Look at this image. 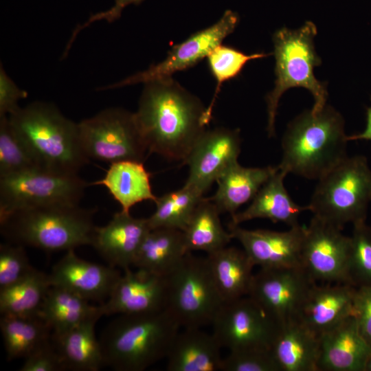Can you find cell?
Wrapping results in <instances>:
<instances>
[{
	"mask_svg": "<svg viewBox=\"0 0 371 371\" xmlns=\"http://www.w3.org/2000/svg\"><path fill=\"white\" fill-rule=\"evenodd\" d=\"M315 284L302 266L260 268L248 296L281 325L298 319Z\"/></svg>",
	"mask_w": 371,
	"mask_h": 371,
	"instance_id": "12",
	"label": "cell"
},
{
	"mask_svg": "<svg viewBox=\"0 0 371 371\" xmlns=\"http://www.w3.org/2000/svg\"><path fill=\"white\" fill-rule=\"evenodd\" d=\"M39 315L50 327L52 334L65 333L82 323L102 315L100 305H93L80 295L57 286L49 289Z\"/></svg>",
	"mask_w": 371,
	"mask_h": 371,
	"instance_id": "30",
	"label": "cell"
},
{
	"mask_svg": "<svg viewBox=\"0 0 371 371\" xmlns=\"http://www.w3.org/2000/svg\"><path fill=\"white\" fill-rule=\"evenodd\" d=\"M51 286L49 274L34 269L20 280L0 289L1 315L22 317L39 315Z\"/></svg>",
	"mask_w": 371,
	"mask_h": 371,
	"instance_id": "32",
	"label": "cell"
},
{
	"mask_svg": "<svg viewBox=\"0 0 371 371\" xmlns=\"http://www.w3.org/2000/svg\"><path fill=\"white\" fill-rule=\"evenodd\" d=\"M40 167L8 115L0 117V177Z\"/></svg>",
	"mask_w": 371,
	"mask_h": 371,
	"instance_id": "35",
	"label": "cell"
},
{
	"mask_svg": "<svg viewBox=\"0 0 371 371\" xmlns=\"http://www.w3.org/2000/svg\"><path fill=\"white\" fill-rule=\"evenodd\" d=\"M239 21L237 13L227 10L213 25L191 34L185 41L171 49L161 62L150 65L147 69L128 76L100 90L120 88L137 83L172 77L176 72L193 67L234 32Z\"/></svg>",
	"mask_w": 371,
	"mask_h": 371,
	"instance_id": "13",
	"label": "cell"
},
{
	"mask_svg": "<svg viewBox=\"0 0 371 371\" xmlns=\"http://www.w3.org/2000/svg\"><path fill=\"white\" fill-rule=\"evenodd\" d=\"M277 166L243 167L236 162L216 180L217 190L209 199L220 213L232 215L245 203L252 200L261 187L278 170Z\"/></svg>",
	"mask_w": 371,
	"mask_h": 371,
	"instance_id": "26",
	"label": "cell"
},
{
	"mask_svg": "<svg viewBox=\"0 0 371 371\" xmlns=\"http://www.w3.org/2000/svg\"><path fill=\"white\" fill-rule=\"evenodd\" d=\"M143 163L132 160L112 163L104 177L92 185L104 186L124 212H130L133 206L144 201L155 202L157 196L152 190L151 175Z\"/></svg>",
	"mask_w": 371,
	"mask_h": 371,
	"instance_id": "28",
	"label": "cell"
},
{
	"mask_svg": "<svg viewBox=\"0 0 371 371\" xmlns=\"http://www.w3.org/2000/svg\"><path fill=\"white\" fill-rule=\"evenodd\" d=\"M347 279L356 288L371 286V226L366 221L353 225L349 236Z\"/></svg>",
	"mask_w": 371,
	"mask_h": 371,
	"instance_id": "37",
	"label": "cell"
},
{
	"mask_svg": "<svg viewBox=\"0 0 371 371\" xmlns=\"http://www.w3.org/2000/svg\"><path fill=\"white\" fill-rule=\"evenodd\" d=\"M188 253L183 231L164 227L152 229L144 238L133 267L166 276Z\"/></svg>",
	"mask_w": 371,
	"mask_h": 371,
	"instance_id": "27",
	"label": "cell"
},
{
	"mask_svg": "<svg viewBox=\"0 0 371 371\" xmlns=\"http://www.w3.org/2000/svg\"><path fill=\"white\" fill-rule=\"evenodd\" d=\"M78 125L80 146L89 159L144 162L148 153L134 113L124 109H106Z\"/></svg>",
	"mask_w": 371,
	"mask_h": 371,
	"instance_id": "9",
	"label": "cell"
},
{
	"mask_svg": "<svg viewBox=\"0 0 371 371\" xmlns=\"http://www.w3.org/2000/svg\"><path fill=\"white\" fill-rule=\"evenodd\" d=\"M271 350L281 371H318L319 336L299 319L280 325Z\"/></svg>",
	"mask_w": 371,
	"mask_h": 371,
	"instance_id": "23",
	"label": "cell"
},
{
	"mask_svg": "<svg viewBox=\"0 0 371 371\" xmlns=\"http://www.w3.org/2000/svg\"><path fill=\"white\" fill-rule=\"evenodd\" d=\"M34 268L25 247L7 242L0 245V289L27 276Z\"/></svg>",
	"mask_w": 371,
	"mask_h": 371,
	"instance_id": "39",
	"label": "cell"
},
{
	"mask_svg": "<svg viewBox=\"0 0 371 371\" xmlns=\"http://www.w3.org/2000/svg\"><path fill=\"white\" fill-rule=\"evenodd\" d=\"M206 258L223 302L248 296L256 266L243 249L227 246Z\"/></svg>",
	"mask_w": 371,
	"mask_h": 371,
	"instance_id": "25",
	"label": "cell"
},
{
	"mask_svg": "<svg viewBox=\"0 0 371 371\" xmlns=\"http://www.w3.org/2000/svg\"><path fill=\"white\" fill-rule=\"evenodd\" d=\"M121 276L117 268L83 260L74 249L67 251L49 274L52 286L65 288L100 304L109 297Z\"/></svg>",
	"mask_w": 371,
	"mask_h": 371,
	"instance_id": "18",
	"label": "cell"
},
{
	"mask_svg": "<svg viewBox=\"0 0 371 371\" xmlns=\"http://www.w3.org/2000/svg\"><path fill=\"white\" fill-rule=\"evenodd\" d=\"M220 214L215 204L203 197L183 231L188 252L203 251L210 254L228 245L233 238L223 228Z\"/></svg>",
	"mask_w": 371,
	"mask_h": 371,
	"instance_id": "31",
	"label": "cell"
},
{
	"mask_svg": "<svg viewBox=\"0 0 371 371\" xmlns=\"http://www.w3.org/2000/svg\"><path fill=\"white\" fill-rule=\"evenodd\" d=\"M313 216L305 227L301 266L317 284L346 283L349 236Z\"/></svg>",
	"mask_w": 371,
	"mask_h": 371,
	"instance_id": "14",
	"label": "cell"
},
{
	"mask_svg": "<svg viewBox=\"0 0 371 371\" xmlns=\"http://www.w3.org/2000/svg\"><path fill=\"white\" fill-rule=\"evenodd\" d=\"M123 271L109 297L99 304L102 315L142 314L166 309V276L139 269Z\"/></svg>",
	"mask_w": 371,
	"mask_h": 371,
	"instance_id": "16",
	"label": "cell"
},
{
	"mask_svg": "<svg viewBox=\"0 0 371 371\" xmlns=\"http://www.w3.org/2000/svg\"><path fill=\"white\" fill-rule=\"evenodd\" d=\"M371 203V169L363 155L348 157L318 180L310 203L313 216L337 228L366 221Z\"/></svg>",
	"mask_w": 371,
	"mask_h": 371,
	"instance_id": "7",
	"label": "cell"
},
{
	"mask_svg": "<svg viewBox=\"0 0 371 371\" xmlns=\"http://www.w3.org/2000/svg\"><path fill=\"white\" fill-rule=\"evenodd\" d=\"M144 0H115L114 5L109 10L98 12L91 15L86 22L78 25L73 31L71 36L69 40L65 50L63 52L64 56L68 54L70 47L76 39L78 34L83 29L88 27L94 22L105 20L107 22L112 23L120 19L122 10L128 5L134 4L139 5Z\"/></svg>",
	"mask_w": 371,
	"mask_h": 371,
	"instance_id": "43",
	"label": "cell"
},
{
	"mask_svg": "<svg viewBox=\"0 0 371 371\" xmlns=\"http://www.w3.org/2000/svg\"><path fill=\"white\" fill-rule=\"evenodd\" d=\"M269 56L264 53L246 54L231 46L220 44L207 55L209 69L216 80V87L212 100L206 109V116L210 122L217 95L223 83L236 78L247 62Z\"/></svg>",
	"mask_w": 371,
	"mask_h": 371,
	"instance_id": "36",
	"label": "cell"
},
{
	"mask_svg": "<svg viewBox=\"0 0 371 371\" xmlns=\"http://www.w3.org/2000/svg\"><path fill=\"white\" fill-rule=\"evenodd\" d=\"M181 326L167 310L122 314L99 337L104 366L116 371H142L166 358Z\"/></svg>",
	"mask_w": 371,
	"mask_h": 371,
	"instance_id": "3",
	"label": "cell"
},
{
	"mask_svg": "<svg viewBox=\"0 0 371 371\" xmlns=\"http://www.w3.org/2000/svg\"><path fill=\"white\" fill-rule=\"evenodd\" d=\"M0 329L8 361L25 358L51 337L52 331L39 315H1Z\"/></svg>",
	"mask_w": 371,
	"mask_h": 371,
	"instance_id": "33",
	"label": "cell"
},
{
	"mask_svg": "<svg viewBox=\"0 0 371 371\" xmlns=\"http://www.w3.org/2000/svg\"><path fill=\"white\" fill-rule=\"evenodd\" d=\"M240 150L238 129L205 130L182 162L189 168L185 185L204 194L227 168L238 162Z\"/></svg>",
	"mask_w": 371,
	"mask_h": 371,
	"instance_id": "15",
	"label": "cell"
},
{
	"mask_svg": "<svg viewBox=\"0 0 371 371\" xmlns=\"http://www.w3.org/2000/svg\"><path fill=\"white\" fill-rule=\"evenodd\" d=\"M206 109L172 77L145 83L134 114L148 153L183 162L210 122Z\"/></svg>",
	"mask_w": 371,
	"mask_h": 371,
	"instance_id": "1",
	"label": "cell"
},
{
	"mask_svg": "<svg viewBox=\"0 0 371 371\" xmlns=\"http://www.w3.org/2000/svg\"><path fill=\"white\" fill-rule=\"evenodd\" d=\"M223 371H281L271 348H249L229 350L223 358Z\"/></svg>",
	"mask_w": 371,
	"mask_h": 371,
	"instance_id": "38",
	"label": "cell"
},
{
	"mask_svg": "<svg viewBox=\"0 0 371 371\" xmlns=\"http://www.w3.org/2000/svg\"><path fill=\"white\" fill-rule=\"evenodd\" d=\"M211 325L221 348L228 350L271 348L280 328L249 296L223 302Z\"/></svg>",
	"mask_w": 371,
	"mask_h": 371,
	"instance_id": "11",
	"label": "cell"
},
{
	"mask_svg": "<svg viewBox=\"0 0 371 371\" xmlns=\"http://www.w3.org/2000/svg\"><path fill=\"white\" fill-rule=\"evenodd\" d=\"M40 167L78 174L89 161L80 146L78 125L51 103L34 102L8 115Z\"/></svg>",
	"mask_w": 371,
	"mask_h": 371,
	"instance_id": "5",
	"label": "cell"
},
{
	"mask_svg": "<svg viewBox=\"0 0 371 371\" xmlns=\"http://www.w3.org/2000/svg\"><path fill=\"white\" fill-rule=\"evenodd\" d=\"M203 199V194L185 184L179 190L157 197L155 211L147 218L150 229L164 227L183 231Z\"/></svg>",
	"mask_w": 371,
	"mask_h": 371,
	"instance_id": "34",
	"label": "cell"
},
{
	"mask_svg": "<svg viewBox=\"0 0 371 371\" xmlns=\"http://www.w3.org/2000/svg\"><path fill=\"white\" fill-rule=\"evenodd\" d=\"M371 347L350 316L319 335L318 371H366Z\"/></svg>",
	"mask_w": 371,
	"mask_h": 371,
	"instance_id": "20",
	"label": "cell"
},
{
	"mask_svg": "<svg viewBox=\"0 0 371 371\" xmlns=\"http://www.w3.org/2000/svg\"><path fill=\"white\" fill-rule=\"evenodd\" d=\"M88 183L78 174L36 167L0 177V216L56 204H79Z\"/></svg>",
	"mask_w": 371,
	"mask_h": 371,
	"instance_id": "10",
	"label": "cell"
},
{
	"mask_svg": "<svg viewBox=\"0 0 371 371\" xmlns=\"http://www.w3.org/2000/svg\"><path fill=\"white\" fill-rule=\"evenodd\" d=\"M150 229L147 218H134L121 210L106 225L95 227L91 246L109 265L124 270L133 267Z\"/></svg>",
	"mask_w": 371,
	"mask_h": 371,
	"instance_id": "19",
	"label": "cell"
},
{
	"mask_svg": "<svg viewBox=\"0 0 371 371\" xmlns=\"http://www.w3.org/2000/svg\"><path fill=\"white\" fill-rule=\"evenodd\" d=\"M19 370H65L61 358L52 340V336L24 358L23 363Z\"/></svg>",
	"mask_w": 371,
	"mask_h": 371,
	"instance_id": "40",
	"label": "cell"
},
{
	"mask_svg": "<svg viewBox=\"0 0 371 371\" xmlns=\"http://www.w3.org/2000/svg\"><path fill=\"white\" fill-rule=\"evenodd\" d=\"M366 371H371V354L366 364Z\"/></svg>",
	"mask_w": 371,
	"mask_h": 371,
	"instance_id": "45",
	"label": "cell"
},
{
	"mask_svg": "<svg viewBox=\"0 0 371 371\" xmlns=\"http://www.w3.org/2000/svg\"><path fill=\"white\" fill-rule=\"evenodd\" d=\"M166 309L181 328L211 325L223 302L213 280L207 258L186 254L170 273Z\"/></svg>",
	"mask_w": 371,
	"mask_h": 371,
	"instance_id": "8",
	"label": "cell"
},
{
	"mask_svg": "<svg viewBox=\"0 0 371 371\" xmlns=\"http://www.w3.org/2000/svg\"><path fill=\"white\" fill-rule=\"evenodd\" d=\"M95 210L79 204H56L16 210L0 216L7 242L46 251L91 245Z\"/></svg>",
	"mask_w": 371,
	"mask_h": 371,
	"instance_id": "4",
	"label": "cell"
},
{
	"mask_svg": "<svg viewBox=\"0 0 371 371\" xmlns=\"http://www.w3.org/2000/svg\"><path fill=\"white\" fill-rule=\"evenodd\" d=\"M27 93L20 89L7 74L1 64L0 68V117L10 115L20 107L19 100L25 98Z\"/></svg>",
	"mask_w": 371,
	"mask_h": 371,
	"instance_id": "41",
	"label": "cell"
},
{
	"mask_svg": "<svg viewBox=\"0 0 371 371\" xmlns=\"http://www.w3.org/2000/svg\"><path fill=\"white\" fill-rule=\"evenodd\" d=\"M228 230L255 266L263 269L301 266L305 227L299 225L285 232H276L247 229L229 222Z\"/></svg>",
	"mask_w": 371,
	"mask_h": 371,
	"instance_id": "17",
	"label": "cell"
},
{
	"mask_svg": "<svg viewBox=\"0 0 371 371\" xmlns=\"http://www.w3.org/2000/svg\"><path fill=\"white\" fill-rule=\"evenodd\" d=\"M286 175L278 168L255 195L249 206L231 216L230 223L240 225L255 218H267L273 223H284L290 227L299 225L300 214L308 209L307 206L296 204L289 196L284 185Z\"/></svg>",
	"mask_w": 371,
	"mask_h": 371,
	"instance_id": "24",
	"label": "cell"
},
{
	"mask_svg": "<svg viewBox=\"0 0 371 371\" xmlns=\"http://www.w3.org/2000/svg\"><path fill=\"white\" fill-rule=\"evenodd\" d=\"M347 136L341 115L332 106L305 111L287 126L278 167L287 175L319 180L348 157Z\"/></svg>",
	"mask_w": 371,
	"mask_h": 371,
	"instance_id": "2",
	"label": "cell"
},
{
	"mask_svg": "<svg viewBox=\"0 0 371 371\" xmlns=\"http://www.w3.org/2000/svg\"><path fill=\"white\" fill-rule=\"evenodd\" d=\"M356 287L346 283H316L298 319L319 336L355 313Z\"/></svg>",
	"mask_w": 371,
	"mask_h": 371,
	"instance_id": "21",
	"label": "cell"
},
{
	"mask_svg": "<svg viewBox=\"0 0 371 371\" xmlns=\"http://www.w3.org/2000/svg\"><path fill=\"white\" fill-rule=\"evenodd\" d=\"M317 34L315 24L307 21L297 30L282 27L273 36L276 60L275 86L266 96L267 106V132L275 135V121L280 98L283 93L293 87L308 89L315 100L311 111H321L326 105L328 92L324 82L314 76V67L321 64L313 38Z\"/></svg>",
	"mask_w": 371,
	"mask_h": 371,
	"instance_id": "6",
	"label": "cell"
},
{
	"mask_svg": "<svg viewBox=\"0 0 371 371\" xmlns=\"http://www.w3.org/2000/svg\"><path fill=\"white\" fill-rule=\"evenodd\" d=\"M354 308L359 331L371 347V286L356 288Z\"/></svg>",
	"mask_w": 371,
	"mask_h": 371,
	"instance_id": "42",
	"label": "cell"
},
{
	"mask_svg": "<svg viewBox=\"0 0 371 371\" xmlns=\"http://www.w3.org/2000/svg\"><path fill=\"white\" fill-rule=\"evenodd\" d=\"M98 320H88L58 335L52 333L65 370L98 371L104 366L100 342L95 332Z\"/></svg>",
	"mask_w": 371,
	"mask_h": 371,
	"instance_id": "29",
	"label": "cell"
},
{
	"mask_svg": "<svg viewBox=\"0 0 371 371\" xmlns=\"http://www.w3.org/2000/svg\"><path fill=\"white\" fill-rule=\"evenodd\" d=\"M221 346L213 333L184 328L175 336L168 355V371L221 370Z\"/></svg>",
	"mask_w": 371,
	"mask_h": 371,
	"instance_id": "22",
	"label": "cell"
},
{
	"mask_svg": "<svg viewBox=\"0 0 371 371\" xmlns=\"http://www.w3.org/2000/svg\"><path fill=\"white\" fill-rule=\"evenodd\" d=\"M348 141L368 140L371 141V106L367 109L366 126L364 131L359 134L347 136Z\"/></svg>",
	"mask_w": 371,
	"mask_h": 371,
	"instance_id": "44",
	"label": "cell"
}]
</instances>
